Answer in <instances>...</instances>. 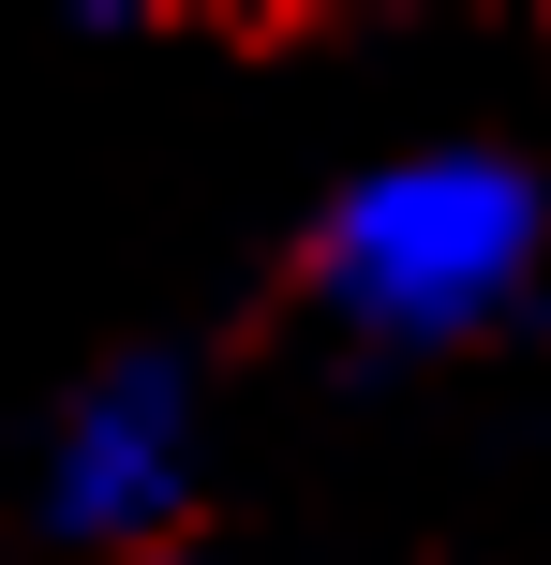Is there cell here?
<instances>
[{
  "mask_svg": "<svg viewBox=\"0 0 551 565\" xmlns=\"http://www.w3.org/2000/svg\"><path fill=\"white\" fill-rule=\"evenodd\" d=\"M135 565H179V551H135Z\"/></svg>",
  "mask_w": 551,
  "mask_h": 565,
  "instance_id": "obj_3",
  "label": "cell"
},
{
  "mask_svg": "<svg viewBox=\"0 0 551 565\" xmlns=\"http://www.w3.org/2000/svg\"><path fill=\"white\" fill-rule=\"evenodd\" d=\"M179 507H194V387H179V358L89 372L60 447H45V521L135 565V551H165Z\"/></svg>",
  "mask_w": 551,
  "mask_h": 565,
  "instance_id": "obj_2",
  "label": "cell"
},
{
  "mask_svg": "<svg viewBox=\"0 0 551 565\" xmlns=\"http://www.w3.org/2000/svg\"><path fill=\"white\" fill-rule=\"evenodd\" d=\"M537 254H551V194L507 149H403V164L328 194L314 298L388 358H447L537 298Z\"/></svg>",
  "mask_w": 551,
  "mask_h": 565,
  "instance_id": "obj_1",
  "label": "cell"
}]
</instances>
